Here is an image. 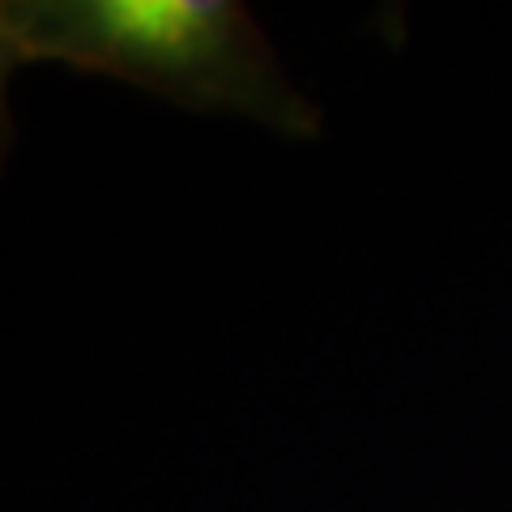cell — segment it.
<instances>
[{
  "mask_svg": "<svg viewBox=\"0 0 512 512\" xmlns=\"http://www.w3.org/2000/svg\"><path fill=\"white\" fill-rule=\"evenodd\" d=\"M26 60L120 77L188 111L316 137L320 116L286 82L256 18L235 0H5Z\"/></svg>",
  "mask_w": 512,
  "mask_h": 512,
  "instance_id": "1",
  "label": "cell"
},
{
  "mask_svg": "<svg viewBox=\"0 0 512 512\" xmlns=\"http://www.w3.org/2000/svg\"><path fill=\"white\" fill-rule=\"evenodd\" d=\"M18 64H26L22 56V47L18 39H13V30H9V18H5V0H0V163H5V154H9V107H5V86H9V77Z\"/></svg>",
  "mask_w": 512,
  "mask_h": 512,
  "instance_id": "2",
  "label": "cell"
}]
</instances>
